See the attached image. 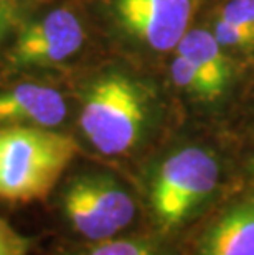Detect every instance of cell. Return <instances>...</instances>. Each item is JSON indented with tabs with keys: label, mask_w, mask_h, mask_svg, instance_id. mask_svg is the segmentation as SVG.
Masks as SVG:
<instances>
[{
	"label": "cell",
	"mask_w": 254,
	"mask_h": 255,
	"mask_svg": "<svg viewBox=\"0 0 254 255\" xmlns=\"http://www.w3.org/2000/svg\"><path fill=\"white\" fill-rule=\"evenodd\" d=\"M30 242L18 234L7 221L0 219V255H26Z\"/></svg>",
	"instance_id": "obj_14"
},
{
	"label": "cell",
	"mask_w": 254,
	"mask_h": 255,
	"mask_svg": "<svg viewBox=\"0 0 254 255\" xmlns=\"http://www.w3.org/2000/svg\"><path fill=\"white\" fill-rule=\"evenodd\" d=\"M220 20L254 30V0H231L221 8Z\"/></svg>",
	"instance_id": "obj_13"
},
{
	"label": "cell",
	"mask_w": 254,
	"mask_h": 255,
	"mask_svg": "<svg viewBox=\"0 0 254 255\" xmlns=\"http://www.w3.org/2000/svg\"><path fill=\"white\" fill-rule=\"evenodd\" d=\"M195 0H114L121 25L157 51L177 48L187 33Z\"/></svg>",
	"instance_id": "obj_6"
},
{
	"label": "cell",
	"mask_w": 254,
	"mask_h": 255,
	"mask_svg": "<svg viewBox=\"0 0 254 255\" xmlns=\"http://www.w3.org/2000/svg\"><path fill=\"white\" fill-rule=\"evenodd\" d=\"M76 140L40 126H0V199H45L78 155Z\"/></svg>",
	"instance_id": "obj_1"
},
{
	"label": "cell",
	"mask_w": 254,
	"mask_h": 255,
	"mask_svg": "<svg viewBox=\"0 0 254 255\" xmlns=\"http://www.w3.org/2000/svg\"><path fill=\"white\" fill-rule=\"evenodd\" d=\"M220 180L215 155L198 146H187L160 165L152 184V208L164 229H174L213 193Z\"/></svg>",
	"instance_id": "obj_3"
},
{
	"label": "cell",
	"mask_w": 254,
	"mask_h": 255,
	"mask_svg": "<svg viewBox=\"0 0 254 255\" xmlns=\"http://www.w3.org/2000/svg\"><path fill=\"white\" fill-rule=\"evenodd\" d=\"M198 255H254V203L236 206L216 221Z\"/></svg>",
	"instance_id": "obj_8"
},
{
	"label": "cell",
	"mask_w": 254,
	"mask_h": 255,
	"mask_svg": "<svg viewBox=\"0 0 254 255\" xmlns=\"http://www.w3.org/2000/svg\"><path fill=\"white\" fill-rule=\"evenodd\" d=\"M63 211L73 229L89 241L112 239L136 216L132 196L107 175H83L68 184Z\"/></svg>",
	"instance_id": "obj_4"
},
{
	"label": "cell",
	"mask_w": 254,
	"mask_h": 255,
	"mask_svg": "<svg viewBox=\"0 0 254 255\" xmlns=\"http://www.w3.org/2000/svg\"><path fill=\"white\" fill-rule=\"evenodd\" d=\"M66 117V104L56 89L40 84H20L0 92V126L56 127Z\"/></svg>",
	"instance_id": "obj_7"
},
{
	"label": "cell",
	"mask_w": 254,
	"mask_h": 255,
	"mask_svg": "<svg viewBox=\"0 0 254 255\" xmlns=\"http://www.w3.org/2000/svg\"><path fill=\"white\" fill-rule=\"evenodd\" d=\"M145 122L140 89L121 74L104 76L86 96L79 126L89 143L104 155H122L136 146Z\"/></svg>",
	"instance_id": "obj_2"
},
{
	"label": "cell",
	"mask_w": 254,
	"mask_h": 255,
	"mask_svg": "<svg viewBox=\"0 0 254 255\" xmlns=\"http://www.w3.org/2000/svg\"><path fill=\"white\" fill-rule=\"evenodd\" d=\"M83 255H157L154 247L139 239H106L96 242Z\"/></svg>",
	"instance_id": "obj_11"
},
{
	"label": "cell",
	"mask_w": 254,
	"mask_h": 255,
	"mask_svg": "<svg viewBox=\"0 0 254 255\" xmlns=\"http://www.w3.org/2000/svg\"><path fill=\"white\" fill-rule=\"evenodd\" d=\"M216 40L221 46H233V48H254V30L240 26L228 21L218 20L215 25Z\"/></svg>",
	"instance_id": "obj_12"
},
{
	"label": "cell",
	"mask_w": 254,
	"mask_h": 255,
	"mask_svg": "<svg viewBox=\"0 0 254 255\" xmlns=\"http://www.w3.org/2000/svg\"><path fill=\"white\" fill-rule=\"evenodd\" d=\"M170 73L175 84L202 101H213L225 89V86H221L203 69H200L180 55L172 59Z\"/></svg>",
	"instance_id": "obj_10"
},
{
	"label": "cell",
	"mask_w": 254,
	"mask_h": 255,
	"mask_svg": "<svg viewBox=\"0 0 254 255\" xmlns=\"http://www.w3.org/2000/svg\"><path fill=\"white\" fill-rule=\"evenodd\" d=\"M221 48L223 46L213 33L207 30H192L187 31L178 41L177 55L203 69L221 86H226L231 76V68Z\"/></svg>",
	"instance_id": "obj_9"
},
{
	"label": "cell",
	"mask_w": 254,
	"mask_h": 255,
	"mask_svg": "<svg viewBox=\"0 0 254 255\" xmlns=\"http://www.w3.org/2000/svg\"><path fill=\"white\" fill-rule=\"evenodd\" d=\"M18 12L13 0H0V41L8 35V31L17 23Z\"/></svg>",
	"instance_id": "obj_15"
},
{
	"label": "cell",
	"mask_w": 254,
	"mask_h": 255,
	"mask_svg": "<svg viewBox=\"0 0 254 255\" xmlns=\"http://www.w3.org/2000/svg\"><path fill=\"white\" fill-rule=\"evenodd\" d=\"M83 43L84 30L76 15L56 8L20 31L8 53V64L13 69L51 66L73 56Z\"/></svg>",
	"instance_id": "obj_5"
}]
</instances>
